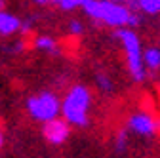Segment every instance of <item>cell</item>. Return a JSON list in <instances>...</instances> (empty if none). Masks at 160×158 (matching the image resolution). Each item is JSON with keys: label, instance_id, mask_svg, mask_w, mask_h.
<instances>
[{"label": "cell", "instance_id": "cell-3", "mask_svg": "<svg viewBox=\"0 0 160 158\" xmlns=\"http://www.w3.org/2000/svg\"><path fill=\"white\" fill-rule=\"evenodd\" d=\"M114 38L122 44L124 57H126V67L133 82H143L145 80V65H143V50H141V40L133 29H116Z\"/></svg>", "mask_w": 160, "mask_h": 158}, {"label": "cell", "instance_id": "cell-10", "mask_svg": "<svg viewBox=\"0 0 160 158\" xmlns=\"http://www.w3.org/2000/svg\"><path fill=\"white\" fill-rule=\"evenodd\" d=\"M128 133H130L128 130H120L116 133V137H114V149H116V152H126L128 151V147H130V135Z\"/></svg>", "mask_w": 160, "mask_h": 158}, {"label": "cell", "instance_id": "cell-14", "mask_svg": "<svg viewBox=\"0 0 160 158\" xmlns=\"http://www.w3.org/2000/svg\"><path fill=\"white\" fill-rule=\"evenodd\" d=\"M2 143H4V137H2V131H0V147H2Z\"/></svg>", "mask_w": 160, "mask_h": 158}, {"label": "cell", "instance_id": "cell-6", "mask_svg": "<svg viewBox=\"0 0 160 158\" xmlns=\"http://www.w3.org/2000/svg\"><path fill=\"white\" fill-rule=\"evenodd\" d=\"M42 135L46 137V141L52 145H61L67 141V137L71 135V124L63 118H53V120L44 122L42 128Z\"/></svg>", "mask_w": 160, "mask_h": 158}, {"label": "cell", "instance_id": "cell-1", "mask_svg": "<svg viewBox=\"0 0 160 158\" xmlns=\"http://www.w3.org/2000/svg\"><path fill=\"white\" fill-rule=\"evenodd\" d=\"M82 8L88 17L114 29H133L139 23V15L133 10L112 0H84Z\"/></svg>", "mask_w": 160, "mask_h": 158}, {"label": "cell", "instance_id": "cell-13", "mask_svg": "<svg viewBox=\"0 0 160 158\" xmlns=\"http://www.w3.org/2000/svg\"><path fill=\"white\" fill-rule=\"evenodd\" d=\"M82 23L76 21V19H72V21L69 23V31H71V36H78V34H82Z\"/></svg>", "mask_w": 160, "mask_h": 158}, {"label": "cell", "instance_id": "cell-7", "mask_svg": "<svg viewBox=\"0 0 160 158\" xmlns=\"http://www.w3.org/2000/svg\"><path fill=\"white\" fill-rule=\"evenodd\" d=\"M19 27H21V23H19V19L4 10H0V34L4 36H10L13 34L15 31H19Z\"/></svg>", "mask_w": 160, "mask_h": 158}, {"label": "cell", "instance_id": "cell-5", "mask_svg": "<svg viewBox=\"0 0 160 158\" xmlns=\"http://www.w3.org/2000/svg\"><path fill=\"white\" fill-rule=\"evenodd\" d=\"M130 133H135L139 137H152L156 133H160V118H156L152 114V111L141 109L133 112L128 118V128Z\"/></svg>", "mask_w": 160, "mask_h": 158}, {"label": "cell", "instance_id": "cell-4", "mask_svg": "<svg viewBox=\"0 0 160 158\" xmlns=\"http://www.w3.org/2000/svg\"><path fill=\"white\" fill-rule=\"evenodd\" d=\"M27 111L34 120L44 124V122L53 120V118H57L61 114V101L52 91H42L27 101Z\"/></svg>", "mask_w": 160, "mask_h": 158}, {"label": "cell", "instance_id": "cell-9", "mask_svg": "<svg viewBox=\"0 0 160 158\" xmlns=\"http://www.w3.org/2000/svg\"><path fill=\"white\" fill-rule=\"evenodd\" d=\"M130 10H141L143 13L156 15L160 13V0H130Z\"/></svg>", "mask_w": 160, "mask_h": 158}, {"label": "cell", "instance_id": "cell-12", "mask_svg": "<svg viewBox=\"0 0 160 158\" xmlns=\"http://www.w3.org/2000/svg\"><path fill=\"white\" fill-rule=\"evenodd\" d=\"M97 86L101 88L103 91H111L112 90V82L109 80L107 74H97Z\"/></svg>", "mask_w": 160, "mask_h": 158}, {"label": "cell", "instance_id": "cell-8", "mask_svg": "<svg viewBox=\"0 0 160 158\" xmlns=\"http://www.w3.org/2000/svg\"><path fill=\"white\" fill-rule=\"evenodd\" d=\"M143 65H145V71L160 69V48L158 46H149L147 50H143Z\"/></svg>", "mask_w": 160, "mask_h": 158}, {"label": "cell", "instance_id": "cell-2", "mask_svg": "<svg viewBox=\"0 0 160 158\" xmlns=\"http://www.w3.org/2000/svg\"><path fill=\"white\" fill-rule=\"evenodd\" d=\"M92 107V93L86 86H72L61 101V118L71 126H86Z\"/></svg>", "mask_w": 160, "mask_h": 158}, {"label": "cell", "instance_id": "cell-11", "mask_svg": "<svg viewBox=\"0 0 160 158\" xmlns=\"http://www.w3.org/2000/svg\"><path fill=\"white\" fill-rule=\"evenodd\" d=\"M36 48L38 50H46V52H55L57 50V42L50 36H38L36 38Z\"/></svg>", "mask_w": 160, "mask_h": 158}]
</instances>
